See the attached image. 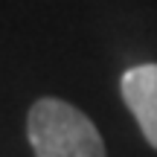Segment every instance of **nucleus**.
Wrapping results in <instances>:
<instances>
[{
    "label": "nucleus",
    "mask_w": 157,
    "mask_h": 157,
    "mask_svg": "<svg viewBox=\"0 0 157 157\" xmlns=\"http://www.w3.org/2000/svg\"><path fill=\"white\" fill-rule=\"evenodd\" d=\"M26 137L35 157H108L99 128L78 108L52 96L29 108Z\"/></svg>",
    "instance_id": "1"
},
{
    "label": "nucleus",
    "mask_w": 157,
    "mask_h": 157,
    "mask_svg": "<svg viewBox=\"0 0 157 157\" xmlns=\"http://www.w3.org/2000/svg\"><path fill=\"white\" fill-rule=\"evenodd\" d=\"M119 90H122V102L134 113L146 143L157 148V64H137V67L125 70Z\"/></svg>",
    "instance_id": "2"
}]
</instances>
